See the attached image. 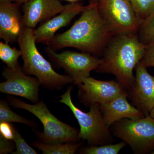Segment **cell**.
Masks as SVG:
<instances>
[{
	"label": "cell",
	"mask_w": 154,
	"mask_h": 154,
	"mask_svg": "<svg viewBox=\"0 0 154 154\" xmlns=\"http://www.w3.org/2000/svg\"><path fill=\"white\" fill-rule=\"evenodd\" d=\"M110 130L134 154H147L154 149V119L150 115L136 119H123L110 127Z\"/></svg>",
	"instance_id": "cell-6"
},
{
	"label": "cell",
	"mask_w": 154,
	"mask_h": 154,
	"mask_svg": "<svg viewBox=\"0 0 154 154\" xmlns=\"http://www.w3.org/2000/svg\"><path fill=\"white\" fill-rule=\"evenodd\" d=\"M16 151L13 154H37V152L27 143L25 139L21 135L16 128H14V138Z\"/></svg>",
	"instance_id": "cell-22"
},
{
	"label": "cell",
	"mask_w": 154,
	"mask_h": 154,
	"mask_svg": "<svg viewBox=\"0 0 154 154\" xmlns=\"http://www.w3.org/2000/svg\"><path fill=\"white\" fill-rule=\"evenodd\" d=\"M151 154H154V150L153 151H152V152L151 153Z\"/></svg>",
	"instance_id": "cell-30"
},
{
	"label": "cell",
	"mask_w": 154,
	"mask_h": 154,
	"mask_svg": "<svg viewBox=\"0 0 154 154\" xmlns=\"http://www.w3.org/2000/svg\"><path fill=\"white\" fill-rule=\"evenodd\" d=\"M17 122L31 127L36 126V123L34 122L14 113L9 107L8 102L3 100L0 101V122Z\"/></svg>",
	"instance_id": "cell-18"
},
{
	"label": "cell",
	"mask_w": 154,
	"mask_h": 154,
	"mask_svg": "<svg viewBox=\"0 0 154 154\" xmlns=\"http://www.w3.org/2000/svg\"><path fill=\"white\" fill-rule=\"evenodd\" d=\"M63 1H66V2H69L70 3H73L79 2L81 0H63Z\"/></svg>",
	"instance_id": "cell-28"
},
{
	"label": "cell",
	"mask_w": 154,
	"mask_h": 154,
	"mask_svg": "<svg viewBox=\"0 0 154 154\" xmlns=\"http://www.w3.org/2000/svg\"><path fill=\"white\" fill-rule=\"evenodd\" d=\"M10 105L15 108L24 109L35 115L43 126V131H34L40 142L46 144L78 142L79 131L59 120L41 101L31 105L14 97H8Z\"/></svg>",
	"instance_id": "cell-4"
},
{
	"label": "cell",
	"mask_w": 154,
	"mask_h": 154,
	"mask_svg": "<svg viewBox=\"0 0 154 154\" xmlns=\"http://www.w3.org/2000/svg\"><path fill=\"white\" fill-rule=\"evenodd\" d=\"M82 143L46 144L41 142H34L32 145L43 154H73L82 146Z\"/></svg>",
	"instance_id": "cell-16"
},
{
	"label": "cell",
	"mask_w": 154,
	"mask_h": 154,
	"mask_svg": "<svg viewBox=\"0 0 154 154\" xmlns=\"http://www.w3.org/2000/svg\"><path fill=\"white\" fill-rule=\"evenodd\" d=\"M20 5L15 2L0 3V38L5 42H17L23 28Z\"/></svg>",
	"instance_id": "cell-14"
},
{
	"label": "cell",
	"mask_w": 154,
	"mask_h": 154,
	"mask_svg": "<svg viewBox=\"0 0 154 154\" xmlns=\"http://www.w3.org/2000/svg\"><path fill=\"white\" fill-rule=\"evenodd\" d=\"M137 34L140 41L145 45L154 42V11L144 19Z\"/></svg>",
	"instance_id": "cell-19"
},
{
	"label": "cell",
	"mask_w": 154,
	"mask_h": 154,
	"mask_svg": "<svg viewBox=\"0 0 154 154\" xmlns=\"http://www.w3.org/2000/svg\"><path fill=\"white\" fill-rule=\"evenodd\" d=\"M89 7L68 30L57 34L47 43L53 50L74 48L92 55H102L114 34L102 19L96 3L90 0Z\"/></svg>",
	"instance_id": "cell-1"
},
{
	"label": "cell",
	"mask_w": 154,
	"mask_h": 154,
	"mask_svg": "<svg viewBox=\"0 0 154 154\" xmlns=\"http://www.w3.org/2000/svg\"><path fill=\"white\" fill-rule=\"evenodd\" d=\"M149 115H150L154 119V107L153 108V109H152L151 111L150 112V113Z\"/></svg>",
	"instance_id": "cell-29"
},
{
	"label": "cell",
	"mask_w": 154,
	"mask_h": 154,
	"mask_svg": "<svg viewBox=\"0 0 154 154\" xmlns=\"http://www.w3.org/2000/svg\"><path fill=\"white\" fill-rule=\"evenodd\" d=\"M14 126L9 122H0V135L9 140H13Z\"/></svg>",
	"instance_id": "cell-24"
},
{
	"label": "cell",
	"mask_w": 154,
	"mask_h": 154,
	"mask_svg": "<svg viewBox=\"0 0 154 154\" xmlns=\"http://www.w3.org/2000/svg\"><path fill=\"white\" fill-rule=\"evenodd\" d=\"M140 63L147 68L154 67V42L146 45L145 53Z\"/></svg>",
	"instance_id": "cell-23"
},
{
	"label": "cell",
	"mask_w": 154,
	"mask_h": 154,
	"mask_svg": "<svg viewBox=\"0 0 154 154\" xmlns=\"http://www.w3.org/2000/svg\"><path fill=\"white\" fill-rule=\"evenodd\" d=\"M128 93L121 94L112 101L100 105V108L105 124L110 128L123 119H136L145 116L140 110L130 104L127 100Z\"/></svg>",
	"instance_id": "cell-15"
},
{
	"label": "cell",
	"mask_w": 154,
	"mask_h": 154,
	"mask_svg": "<svg viewBox=\"0 0 154 154\" xmlns=\"http://www.w3.org/2000/svg\"><path fill=\"white\" fill-rule=\"evenodd\" d=\"M78 97L86 106L100 105L112 101L121 94L128 93L127 89L117 81H101L88 77L78 85Z\"/></svg>",
	"instance_id": "cell-9"
},
{
	"label": "cell",
	"mask_w": 154,
	"mask_h": 154,
	"mask_svg": "<svg viewBox=\"0 0 154 154\" xmlns=\"http://www.w3.org/2000/svg\"><path fill=\"white\" fill-rule=\"evenodd\" d=\"M21 55L20 49L11 47L7 42H0V59L8 67L15 69L19 66L18 60Z\"/></svg>",
	"instance_id": "cell-17"
},
{
	"label": "cell",
	"mask_w": 154,
	"mask_h": 154,
	"mask_svg": "<svg viewBox=\"0 0 154 154\" xmlns=\"http://www.w3.org/2000/svg\"><path fill=\"white\" fill-rule=\"evenodd\" d=\"M16 146L11 140L7 139L0 135V154L11 153L14 152Z\"/></svg>",
	"instance_id": "cell-25"
},
{
	"label": "cell",
	"mask_w": 154,
	"mask_h": 154,
	"mask_svg": "<svg viewBox=\"0 0 154 154\" xmlns=\"http://www.w3.org/2000/svg\"><path fill=\"white\" fill-rule=\"evenodd\" d=\"M34 29L23 27L17 42L22 53V69L27 75L37 78L41 85L49 90H60L74 80L69 75L58 73L36 47Z\"/></svg>",
	"instance_id": "cell-3"
},
{
	"label": "cell",
	"mask_w": 154,
	"mask_h": 154,
	"mask_svg": "<svg viewBox=\"0 0 154 154\" xmlns=\"http://www.w3.org/2000/svg\"><path fill=\"white\" fill-rule=\"evenodd\" d=\"M145 45L137 33L116 34L108 42L102 56V62L96 70L98 72L111 74L127 90L133 86V71L143 58Z\"/></svg>",
	"instance_id": "cell-2"
},
{
	"label": "cell",
	"mask_w": 154,
	"mask_h": 154,
	"mask_svg": "<svg viewBox=\"0 0 154 154\" xmlns=\"http://www.w3.org/2000/svg\"><path fill=\"white\" fill-rule=\"evenodd\" d=\"M15 0H0V3L15 2Z\"/></svg>",
	"instance_id": "cell-27"
},
{
	"label": "cell",
	"mask_w": 154,
	"mask_h": 154,
	"mask_svg": "<svg viewBox=\"0 0 154 154\" xmlns=\"http://www.w3.org/2000/svg\"><path fill=\"white\" fill-rule=\"evenodd\" d=\"M65 5L59 0H29L22 5L23 27L35 29L62 12Z\"/></svg>",
	"instance_id": "cell-12"
},
{
	"label": "cell",
	"mask_w": 154,
	"mask_h": 154,
	"mask_svg": "<svg viewBox=\"0 0 154 154\" xmlns=\"http://www.w3.org/2000/svg\"><path fill=\"white\" fill-rule=\"evenodd\" d=\"M72 86H70L58 101L69 107L80 126L79 137L86 140L89 146H97L112 143L113 135L110 128L105 124L100 106L95 105L90 107V111L84 112L73 103L71 98Z\"/></svg>",
	"instance_id": "cell-5"
},
{
	"label": "cell",
	"mask_w": 154,
	"mask_h": 154,
	"mask_svg": "<svg viewBox=\"0 0 154 154\" xmlns=\"http://www.w3.org/2000/svg\"><path fill=\"white\" fill-rule=\"evenodd\" d=\"M49 58L59 67L63 68L77 85L82 84L83 79L90 77L102 62L101 58L85 52L64 51L57 53L48 46L45 48Z\"/></svg>",
	"instance_id": "cell-8"
},
{
	"label": "cell",
	"mask_w": 154,
	"mask_h": 154,
	"mask_svg": "<svg viewBox=\"0 0 154 154\" xmlns=\"http://www.w3.org/2000/svg\"><path fill=\"white\" fill-rule=\"evenodd\" d=\"M100 16L114 35L137 33L143 20L135 12L129 0H92Z\"/></svg>",
	"instance_id": "cell-7"
},
{
	"label": "cell",
	"mask_w": 154,
	"mask_h": 154,
	"mask_svg": "<svg viewBox=\"0 0 154 154\" xmlns=\"http://www.w3.org/2000/svg\"><path fill=\"white\" fill-rule=\"evenodd\" d=\"M138 17L144 20L154 11V0H129Z\"/></svg>",
	"instance_id": "cell-21"
},
{
	"label": "cell",
	"mask_w": 154,
	"mask_h": 154,
	"mask_svg": "<svg viewBox=\"0 0 154 154\" xmlns=\"http://www.w3.org/2000/svg\"><path fill=\"white\" fill-rule=\"evenodd\" d=\"M127 144L122 141L119 143H110L97 146H89L81 149L80 154H117Z\"/></svg>",
	"instance_id": "cell-20"
},
{
	"label": "cell",
	"mask_w": 154,
	"mask_h": 154,
	"mask_svg": "<svg viewBox=\"0 0 154 154\" xmlns=\"http://www.w3.org/2000/svg\"><path fill=\"white\" fill-rule=\"evenodd\" d=\"M29 0H15V3H17L18 5H22L24 3L26 2Z\"/></svg>",
	"instance_id": "cell-26"
},
{
	"label": "cell",
	"mask_w": 154,
	"mask_h": 154,
	"mask_svg": "<svg viewBox=\"0 0 154 154\" xmlns=\"http://www.w3.org/2000/svg\"><path fill=\"white\" fill-rule=\"evenodd\" d=\"M89 5L83 6L79 2L70 3L65 5V8L59 15L48 21L42 23L36 29H34V36L37 43H45L52 39L58 30L68 26L74 18L82 14Z\"/></svg>",
	"instance_id": "cell-13"
},
{
	"label": "cell",
	"mask_w": 154,
	"mask_h": 154,
	"mask_svg": "<svg viewBox=\"0 0 154 154\" xmlns=\"http://www.w3.org/2000/svg\"><path fill=\"white\" fill-rule=\"evenodd\" d=\"M2 75L6 81L0 84L1 93L23 97L34 104L39 102L41 84L37 78L27 75L20 66L15 69L5 68Z\"/></svg>",
	"instance_id": "cell-10"
},
{
	"label": "cell",
	"mask_w": 154,
	"mask_h": 154,
	"mask_svg": "<svg viewBox=\"0 0 154 154\" xmlns=\"http://www.w3.org/2000/svg\"><path fill=\"white\" fill-rule=\"evenodd\" d=\"M135 82L128 90L131 104L144 115H149L154 107V76L140 63L136 66Z\"/></svg>",
	"instance_id": "cell-11"
}]
</instances>
